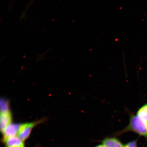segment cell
Returning <instances> with one entry per match:
<instances>
[{"label": "cell", "instance_id": "1", "mask_svg": "<svg viewBox=\"0 0 147 147\" xmlns=\"http://www.w3.org/2000/svg\"><path fill=\"white\" fill-rule=\"evenodd\" d=\"M129 121L128 125L116 135H120L127 132L131 131L147 138V125L137 115L130 113Z\"/></svg>", "mask_w": 147, "mask_h": 147}, {"label": "cell", "instance_id": "2", "mask_svg": "<svg viewBox=\"0 0 147 147\" xmlns=\"http://www.w3.org/2000/svg\"><path fill=\"white\" fill-rule=\"evenodd\" d=\"M39 122L29 123L21 124L18 134V137L23 141L25 140L30 136L33 128Z\"/></svg>", "mask_w": 147, "mask_h": 147}, {"label": "cell", "instance_id": "3", "mask_svg": "<svg viewBox=\"0 0 147 147\" xmlns=\"http://www.w3.org/2000/svg\"><path fill=\"white\" fill-rule=\"evenodd\" d=\"M21 124L11 123L8 125L3 132V139L15 136L19 132Z\"/></svg>", "mask_w": 147, "mask_h": 147}, {"label": "cell", "instance_id": "4", "mask_svg": "<svg viewBox=\"0 0 147 147\" xmlns=\"http://www.w3.org/2000/svg\"><path fill=\"white\" fill-rule=\"evenodd\" d=\"M5 147H25L23 141L18 137L16 136L9 138L3 140Z\"/></svg>", "mask_w": 147, "mask_h": 147}, {"label": "cell", "instance_id": "5", "mask_svg": "<svg viewBox=\"0 0 147 147\" xmlns=\"http://www.w3.org/2000/svg\"><path fill=\"white\" fill-rule=\"evenodd\" d=\"M12 120L11 114L10 111L6 113H1L0 117L1 131H3L7 126L11 124Z\"/></svg>", "mask_w": 147, "mask_h": 147}, {"label": "cell", "instance_id": "6", "mask_svg": "<svg viewBox=\"0 0 147 147\" xmlns=\"http://www.w3.org/2000/svg\"><path fill=\"white\" fill-rule=\"evenodd\" d=\"M105 147H124V146L118 139L114 137L106 138L102 141Z\"/></svg>", "mask_w": 147, "mask_h": 147}, {"label": "cell", "instance_id": "7", "mask_svg": "<svg viewBox=\"0 0 147 147\" xmlns=\"http://www.w3.org/2000/svg\"><path fill=\"white\" fill-rule=\"evenodd\" d=\"M136 115L147 125V104L139 108Z\"/></svg>", "mask_w": 147, "mask_h": 147}, {"label": "cell", "instance_id": "8", "mask_svg": "<svg viewBox=\"0 0 147 147\" xmlns=\"http://www.w3.org/2000/svg\"><path fill=\"white\" fill-rule=\"evenodd\" d=\"M0 105H1V113H6L10 111L8 101L4 99H1Z\"/></svg>", "mask_w": 147, "mask_h": 147}, {"label": "cell", "instance_id": "9", "mask_svg": "<svg viewBox=\"0 0 147 147\" xmlns=\"http://www.w3.org/2000/svg\"><path fill=\"white\" fill-rule=\"evenodd\" d=\"M124 147H138L137 141L136 140L130 141L125 145Z\"/></svg>", "mask_w": 147, "mask_h": 147}, {"label": "cell", "instance_id": "10", "mask_svg": "<svg viewBox=\"0 0 147 147\" xmlns=\"http://www.w3.org/2000/svg\"><path fill=\"white\" fill-rule=\"evenodd\" d=\"M95 147H105L103 145L100 144L98 145H97Z\"/></svg>", "mask_w": 147, "mask_h": 147}]
</instances>
